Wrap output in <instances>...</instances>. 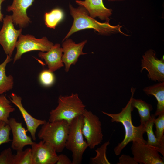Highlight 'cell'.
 I'll list each match as a JSON object with an SVG mask.
<instances>
[{"mask_svg":"<svg viewBox=\"0 0 164 164\" xmlns=\"http://www.w3.org/2000/svg\"><path fill=\"white\" fill-rule=\"evenodd\" d=\"M70 14L73 19L72 25L63 41L68 38L72 34L81 30L93 29L102 35H109L115 33H120L127 36L121 30L122 26L119 25L112 26L109 22L101 23L91 17L87 10L83 6L73 7L69 5Z\"/></svg>","mask_w":164,"mask_h":164,"instance_id":"obj_1","label":"cell"},{"mask_svg":"<svg viewBox=\"0 0 164 164\" xmlns=\"http://www.w3.org/2000/svg\"><path fill=\"white\" fill-rule=\"evenodd\" d=\"M132 98L131 96L125 106L119 113L112 114L102 111L103 114L111 118L112 122L121 123L124 127L125 132L124 139L114 149L117 156L120 155L122 150L130 142L139 141L146 143L147 142L143 136L145 132V125H140L135 126L132 123V112L134 108L131 104Z\"/></svg>","mask_w":164,"mask_h":164,"instance_id":"obj_2","label":"cell"},{"mask_svg":"<svg viewBox=\"0 0 164 164\" xmlns=\"http://www.w3.org/2000/svg\"><path fill=\"white\" fill-rule=\"evenodd\" d=\"M58 103L56 107L50 112V122L63 120L70 123L76 117L82 115L85 109V106L76 93L60 95Z\"/></svg>","mask_w":164,"mask_h":164,"instance_id":"obj_3","label":"cell"},{"mask_svg":"<svg viewBox=\"0 0 164 164\" xmlns=\"http://www.w3.org/2000/svg\"><path fill=\"white\" fill-rule=\"evenodd\" d=\"M42 125L37 134L39 139L53 146L57 152H62L65 148L70 123L62 120L46 121Z\"/></svg>","mask_w":164,"mask_h":164,"instance_id":"obj_4","label":"cell"},{"mask_svg":"<svg viewBox=\"0 0 164 164\" xmlns=\"http://www.w3.org/2000/svg\"><path fill=\"white\" fill-rule=\"evenodd\" d=\"M82 115L77 117L70 123L65 148L72 153V164L82 163L83 154L88 147L82 133Z\"/></svg>","mask_w":164,"mask_h":164,"instance_id":"obj_5","label":"cell"},{"mask_svg":"<svg viewBox=\"0 0 164 164\" xmlns=\"http://www.w3.org/2000/svg\"><path fill=\"white\" fill-rule=\"evenodd\" d=\"M82 115V133L88 147L93 149L103 140L101 123L97 116L85 109Z\"/></svg>","mask_w":164,"mask_h":164,"instance_id":"obj_6","label":"cell"},{"mask_svg":"<svg viewBox=\"0 0 164 164\" xmlns=\"http://www.w3.org/2000/svg\"><path fill=\"white\" fill-rule=\"evenodd\" d=\"M53 45V43L46 37L37 39L32 35L21 34L16 44L17 51L13 59V63L21 59L22 55L25 53L34 50L47 52Z\"/></svg>","mask_w":164,"mask_h":164,"instance_id":"obj_7","label":"cell"},{"mask_svg":"<svg viewBox=\"0 0 164 164\" xmlns=\"http://www.w3.org/2000/svg\"><path fill=\"white\" fill-rule=\"evenodd\" d=\"M141 66V72L145 69L149 80L155 82H164V57L158 59L153 50L149 49L142 56Z\"/></svg>","mask_w":164,"mask_h":164,"instance_id":"obj_8","label":"cell"},{"mask_svg":"<svg viewBox=\"0 0 164 164\" xmlns=\"http://www.w3.org/2000/svg\"><path fill=\"white\" fill-rule=\"evenodd\" d=\"M133 158L140 164H163L164 157L154 147L139 141L132 142L131 147Z\"/></svg>","mask_w":164,"mask_h":164,"instance_id":"obj_9","label":"cell"},{"mask_svg":"<svg viewBox=\"0 0 164 164\" xmlns=\"http://www.w3.org/2000/svg\"><path fill=\"white\" fill-rule=\"evenodd\" d=\"M3 21L2 27L0 31V44L5 53L11 56L18 39L22 34V28L15 29L12 15H6Z\"/></svg>","mask_w":164,"mask_h":164,"instance_id":"obj_10","label":"cell"},{"mask_svg":"<svg viewBox=\"0 0 164 164\" xmlns=\"http://www.w3.org/2000/svg\"><path fill=\"white\" fill-rule=\"evenodd\" d=\"M32 164H55L58 159L55 149L43 140L31 145Z\"/></svg>","mask_w":164,"mask_h":164,"instance_id":"obj_11","label":"cell"},{"mask_svg":"<svg viewBox=\"0 0 164 164\" xmlns=\"http://www.w3.org/2000/svg\"><path fill=\"white\" fill-rule=\"evenodd\" d=\"M63 41L62 48L63 54L62 60L65 65V70L68 72L71 66L75 64L80 55L87 54L83 52V49L87 40H84L77 44L70 39H66Z\"/></svg>","mask_w":164,"mask_h":164,"instance_id":"obj_12","label":"cell"},{"mask_svg":"<svg viewBox=\"0 0 164 164\" xmlns=\"http://www.w3.org/2000/svg\"><path fill=\"white\" fill-rule=\"evenodd\" d=\"M34 0H13L12 4L7 8L8 12L12 11L13 23L20 28H24L31 22L30 19L27 16V9L32 5Z\"/></svg>","mask_w":164,"mask_h":164,"instance_id":"obj_13","label":"cell"},{"mask_svg":"<svg viewBox=\"0 0 164 164\" xmlns=\"http://www.w3.org/2000/svg\"><path fill=\"white\" fill-rule=\"evenodd\" d=\"M9 124L12 134L11 147L13 149L16 151L22 150L25 146L33 143L31 137L27 135L28 131L23 127L22 123L11 118L9 119Z\"/></svg>","mask_w":164,"mask_h":164,"instance_id":"obj_14","label":"cell"},{"mask_svg":"<svg viewBox=\"0 0 164 164\" xmlns=\"http://www.w3.org/2000/svg\"><path fill=\"white\" fill-rule=\"evenodd\" d=\"M9 97L11 102L18 108L25 121L28 131L30 133L33 140L35 141L36 139V134L38 128L46 121L45 120L35 118L29 114L23 107L22 102V99L20 97L14 93H12Z\"/></svg>","mask_w":164,"mask_h":164,"instance_id":"obj_15","label":"cell"},{"mask_svg":"<svg viewBox=\"0 0 164 164\" xmlns=\"http://www.w3.org/2000/svg\"><path fill=\"white\" fill-rule=\"evenodd\" d=\"M75 2L79 6L84 7L92 18L97 17L105 22L109 21L112 10L105 6L103 0H76Z\"/></svg>","mask_w":164,"mask_h":164,"instance_id":"obj_16","label":"cell"},{"mask_svg":"<svg viewBox=\"0 0 164 164\" xmlns=\"http://www.w3.org/2000/svg\"><path fill=\"white\" fill-rule=\"evenodd\" d=\"M62 53L60 45L56 43L46 52L41 51L38 55L39 57L44 60L48 70L53 72L64 66L62 60Z\"/></svg>","mask_w":164,"mask_h":164,"instance_id":"obj_17","label":"cell"},{"mask_svg":"<svg viewBox=\"0 0 164 164\" xmlns=\"http://www.w3.org/2000/svg\"><path fill=\"white\" fill-rule=\"evenodd\" d=\"M143 90L147 95L153 96L157 101L155 116H158L164 113V82H159L153 85L145 87Z\"/></svg>","mask_w":164,"mask_h":164,"instance_id":"obj_18","label":"cell"},{"mask_svg":"<svg viewBox=\"0 0 164 164\" xmlns=\"http://www.w3.org/2000/svg\"><path fill=\"white\" fill-rule=\"evenodd\" d=\"M136 89L132 87L131 89L132 96L131 104L133 107L136 108L140 118V125H145L151 118V112L153 108L152 105L141 99L133 98Z\"/></svg>","mask_w":164,"mask_h":164,"instance_id":"obj_19","label":"cell"},{"mask_svg":"<svg viewBox=\"0 0 164 164\" xmlns=\"http://www.w3.org/2000/svg\"><path fill=\"white\" fill-rule=\"evenodd\" d=\"M155 118V115L152 114L151 118L145 125V132L147 136L146 144L155 148L164 157V142H160L157 139L153 131L154 120Z\"/></svg>","mask_w":164,"mask_h":164,"instance_id":"obj_20","label":"cell"},{"mask_svg":"<svg viewBox=\"0 0 164 164\" xmlns=\"http://www.w3.org/2000/svg\"><path fill=\"white\" fill-rule=\"evenodd\" d=\"M11 57L7 55L5 59L0 64V95L11 90L13 87V77L11 75L7 76L5 72L7 64L12 60Z\"/></svg>","mask_w":164,"mask_h":164,"instance_id":"obj_21","label":"cell"},{"mask_svg":"<svg viewBox=\"0 0 164 164\" xmlns=\"http://www.w3.org/2000/svg\"><path fill=\"white\" fill-rule=\"evenodd\" d=\"M64 17V13L61 9L58 8H54L45 13V24L47 27L55 29Z\"/></svg>","mask_w":164,"mask_h":164,"instance_id":"obj_22","label":"cell"},{"mask_svg":"<svg viewBox=\"0 0 164 164\" xmlns=\"http://www.w3.org/2000/svg\"><path fill=\"white\" fill-rule=\"evenodd\" d=\"M10 101L6 97V95H0V121H2L9 124L10 113L14 112L15 108L11 104Z\"/></svg>","mask_w":164,"mask_h":164,"instance_id":"obj_23","label":"cell"},{"mask_svg":"<svg viewBox=\"0 0 164 164\" xmlns=\"http://www.w3.org/2000/svg\"><path fill=\"white\" fill-rule=\"evenodd\" d=\"M108 141L95 150L96 155L91 158V162L92 164H110L111 163L107 159L106 151L108 145L110 144Z\"/></svg>","mask_w":164,"mask_h":164,"instance_id":"obj_24","label":"cell"},{"mask_svg":"<svg viewBox=\"0 0 164 164\" xmlns=\"http://www.w3.org/2000/svg\"><path fill=\"white\" fill-rule=\"evenodd\" d=\"M13 164H32L31 148L17 151L14 155Z\"/></svg>","mask_w":164,"mask_h":164,"instance_id":"obj_25","label":"cell"},{"mask_svg":"<svg viewBox=\"0 0 164 164\" xmlns=\"http://www.w3.org/2000/svg\"><path fill=\"white\" fill-rule=\"evenodd\" d=\"M157 118L154 120L156 130L155 136L160 142H164V113L159 115Z\"/></svg>","mask_w":164,"mask_h":164,"instance_id":"obj_26","label":"cell"},{"mask_svg":"<svg viewBox=\"0 0 164 164\" xmlns=\"http://www.w3.org/2000/svg\"><path fill=\"white\" fill-rule=\"evenodd\" d=\"M11 128L9 124L0 121V145L12 141L10 138Z\"/></svg>","mask_w":164,"mask_h":164,"instance_id":"obj_27","label":"cell"},{"mask_svg":"<svg viewBox=\"0 0 164 164\" xmlns=\"http://www.w3.org/2000/svg\"><path fill=\"white\" fill-rule=\"evenodd\" d=\"M39 79L41 84L46 86L52 84L55 80L53 72L49 70L43 71L39 75Z\"/></svg>","mask_w":164,"mask_h":164,"instance_id":"obj_28","label":"cell"},{"mask_svg":"<svg viewBox=\"0 0 164 164\" xmlns=\"http://www.w3.org/2000/svg\"><path fill=\"white\" fill-rule=\"evenodd\" d=\"M14 155L10 148L4 150L0 154V164H13Z\"/></svg>","mask_w":164,"mask_h":164,"instance_id":"obj_29","label":"cell"},{"mask_svg":"<svg viewBox=\"0 0 164 164\" xmlns=\"http://www.w3.org/2000/svg\"><path fill=\"white\" fill-rule=\"evenodd\" d=\"M117 164H138L133 157L125 154L122 155L120 157L119 162Z\"/></svg>","mask_w":164,"mask_h":164,"instance_id":"obj_30","label":"cell"},{"mask_svg":"<svg viewBox=\"0 0 164 164\" xmlns=\"http://www.w3.org/2000/svg\"><path fill=\"white\" fill-rule=\"evenodd\" d=\"M56 164H72V161L66 155L61 154L58 155Z\"/></svg>","mask_w":164,"mask_h":164,"instance_id":"obj_31","label":"cell"},{"mask_svg":"<svg viewBox=\"0 0 164 164\" xmlns=\"http://www.w3.org/2000/svg\"><path fill=\"white\" fill-rule=\"evenodd\" d=\"M5 0H0V22L3 20L4 15L1 12V5L2 3Z\"/></svg>","mask_w":164,"mask_h":164,"instance_id":"obj_32","label":"cell"},{"mask_svg":"<svg viewBox=\"0 0 164 164\" xmlns=\"http://www.w3.org/2000/svg\"><path fill=\"white\" fill-rule=\"evenodd\" d=\"M109 1H122L124 0H106Z\"/></svg>","mask_w":164,"mask_h":164,"instance_id":"obj_33","label":"cell"}]
</instances>
